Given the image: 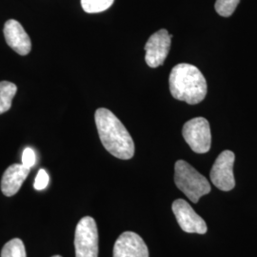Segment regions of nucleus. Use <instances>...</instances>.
<instances>
[{"label": "nucleus", "mask_w": 257, "mask_h": 257, "mask_svg": "<svg viewBox=\"0 0 257 257\" xmlns=\"http://www.w3.org/2000/svg\"><path fill=\"white\" fill-rule=\"evenodd\" d=\"M94 119L104 148L116 158L131 159L135 155V143L121 121L105 108L96 110Z\"/></svg>", "instance_id": "nucleus-1"}, {"label": "nucleus", "mask_w": 257, "mask_h": 257, "mask_svg": "<svg viewBox=\"0 0 257 257\" xmlns=\"http://www.w3.org/2000/svg\"><path fill=\"white\" fill-rule=\"evenodd\" d=\"M170 91L175 99L195 105L207 95V81L198 68L188 63L175 66L169 78Z\"/></svg>", "instance_id": "nucleus-2"}, {"label": "nucleus", "mask_w": 257, "mask_h": 257, "mask_svg": "<svg viewBox=\"0 0 257 257\" xmlns=\"http://www.w3.org/2000/svg\"><path fill=\"white\" fill-rule=\"evenodd\" d=\"M175 183L193 203L198 202L202 196L211 192V185L207 178L184 160L175 163Z\"/></svg>", "instance_id": "nucleus-3"}, {"label": "nucleus", "mask_w": 257, "mask_h": 257, "mask_svg": "<svg viewBox=\"0 0 257 257\" xmlns=\"http://www.w3.org/2000/svg\"><path fill=\"white\" fill-rule=\"evenodd\" d=\"M75 257H98V230L94 219L85 216L78 222L74 234Z\"/></svg>", "instance_id": "nucleus-4"}, {"label": "nucleus", "mask_w": 257, "mask_h": 257, "mask_svg": "<svg viewBox=\"0 0 257 257\" xmlns=\"http://www.w3.org/2000/svg\"><path fill=\"white\" fill-rule=\"evenodd\" d=\"M185 141L196 154H206L211 145V127L204 117H195L184 124L182 130Z\"/></svg>", "instance_id": "nucleus-5"}, {"label": "nucleus", "mask_w": 257, "mask_h": 257, "mask_svg": "<svg viewBox=\"0 0 257 257\" xmlns=\"http://www.w3.org/2000/svg\"><path fill=\"white\" fill-rule=\"evenodd\" d=\"M234 159L235 156L231 151H224L216 158L211 168V182L223 192H230L235 187L233 175Z\"/></svg>", "instance_id": "nucleus-6"}, {"label": "nucleus", "mask_w": 257, "mask_h": 257, "mask_svg": "<svg viewBox=\"0 0 257 257\" xmlns=\"http://www.w3.org/2000/svg\"><path fill=\"white\" fill-rule=\"evenodd\" d=\"M172 210L175 213L178 225L185 232L205 234L208 231L206 222L184 199H177L174 201Z\"/></svg>", "instance_id": "nucleus-7"}, {"label": "nucleus", "mask_w": 257, "mask_h": 257, "mask_svg": "<svg viewBox=\"0 0 257 257\" xmlns=\"http://www.w3.org/2000/svg\"><path fill=\"white\" fill-rule=\"evenodd\" d=\"M172 36L165 29L152 35L145 45V60L149 67L157 68L163 65L170 52Z\"/></svg>", "instance_id": "nucleus-8"}, {"label": "nucleus", "mask_w": 257, "mask_h": 257, "mask_svg": "<svg viewBox=\"0 0 257 257\" xmlns=\"http://www.w3.org/2000/svg\"><path fill=\"white\" fill-rule=\"evenodd\" d=\"M113 257H149V249L138 233L125 231L114 243Z\"/></svg>", "instance_id": "nucleus-9"}, {"label": "nucleus", "mask_w": 257, "mask_h": 257, "mask_svg": "<svg viewBox=\"0 0 257 257\" xmlns=\"http://www.w3.org/2000/svg\"><path fill=\"white\" fill-rule=\"evenodd\" d=\"M4 37L7 44L20 55H27L32 49V42L26 31L19 21L10 19L4 25Z\"/></svg>", "instance_id": "nucleus-10"}, {"label": "nucleus", "mask_w": 257, "mask_h": 257, "mask_svg": "<svg viewBox=\"0 0 257 257\" xmlns=\"http://www.w3.org/2000/svg\"><path fill=\"white\" fill-rule=\"evenodd\" d=\"M31 169L22 164H13L4 172L1 179V191L6 196H13L18 193L22 184L27 178Z\"/></svg>", "instance_id": "nucleus-11"}, {"label": "nucleus", "mask_w": 257, "mask_h": 257, "mask_svg": "<svg viewBox=\"0 0 257 257\" xmlns=\"http://www.w3.org/2000/svg\"><path fill=\"white\" fill-rule=\"evenodd\" d=\"M18 87L10 81L0 82V114L8 111L12 107V102L17 93Z\"/></svg>", "instance_id": "nucleus-12"}, {"label": "nucleus", "mask_w": 257, "mask_h": 257, "mask_svg": "<svg viewBox=\"0 0 257 257\" xmlns=\"http://www.w3.org/2000/svg\"><path fill=\"white\" fill-rule=\"evenodd\" d=\"M1 257H27L26 248L22 240L14 238L7 242L2 248Z\"/></svg>", "instance_id": "nucleus-13"}, {"label": "nucleus", "mask_w": 257, "mask_h": 257, "mask_svg": "<svg viewBox=\"0 0 257 257\" xmlns=\"http://www.w3.org/2000/svg\"><path fill=\"white\" fill-rule=\"evenodd\" d=\"M114 0H81L82 9L88 14H97L109 9Z\"/></svg>", "instance_id": "nucleus-14"}, {"label": "nucleus", "mask_w": 257, "mask_h": 257, "mask_svg": "<svg viewBox=\"0 0 257 257\" xmlns=\"http://www.w3.org/2000/svg\"><path fill=\"white\" fill-rule=\"evenodd\" d=\"M239 2L240 0H216L214 7L219 16L229 18L234 13Z\"/></svg>", "instance_id": "nucleus-15"}, {"label": "nucleus", "mask_w": 257, "mask_h": 257, "mask_svg": "<svg viewBox=\"0 0 257 257\" xmlns=\"http://www.w3.org/2000/svg\"><path fill=\"white\" fill-rule=\"evenodd\" d=\"M21 160H22V165L25 166L28 169H32L37 162L36 153L34 152L33 149L26 148L22 154Z\"/></svg>", "instance_id": "nucleus-16"}, {"label": "nucleus", "mask_w": 257, "mask_h": 257, "mask_svg": "<svg viewBox=\"0 0 257 257\" xmlns=\"http://www.w3.org/2000/svg\"><path fill=\"white\" fill-rule=\"evenodd\" d=\"M49 180H50V178H49V175L47 174L46 171L43 169L39 170L37 173L36 180H35V184H34L35 189L37 191L44 190L49 184Z\"/></svg>", "instance_id": "nucleus-17"}, {"label": "nucleus", "mask_w": 257, "mask_h": 257, "mask_svg": "<svg viewBox=\"0 0 257 257\" xmlns=\"http://www.w3.org/2000/svg\"><path fill=\"white\" fill-rule=\"evenodd\" d=\"M52 257H62V256H60V255H55V256H52Z\"/></svg>", "instance_id": "nucleus-18"}]
</instances>
